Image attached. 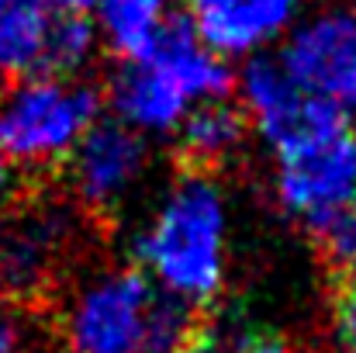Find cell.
Returning a JSON list of instances; mask_svg holds the SVG:
<instances>
[{
	"label": "cell",
	"mask_w": 356,
	"mask_h": 353,
	"mask_svg": "<svg viewBox=\"0 0 356 353\" xmlns=\"http://www.w3.org/2000/svg\"><path fill=\"white\" fill-rule=\"evenodd\" d=\"M63 343L66 353H180L197 343V308L135 267L97 270L66 301Z\"/></svg>",
	"instance_id": "obj_1"
},
{
	"label": "cell",
	"mask_w": 356,
	"mask_h": 353,
	"mask_svg": "<svg viewBox=\"0 0 356 353\" xmlns=\"http://www.w3.org/2000/svg\"><path fill=\"white\" fill-rule=\"evenodd\" d=\"M229 212L208 173H187L152 212L135 239L142 274L166 295L201 308L225 284Z\"/></svg>",
	"instance_id": "obj_2"
},
{
	"label": "cell",
	"mask_w": 356,
	"mask_h": 353,
	"mask_svg": "<svg viewBox=\"0 0 356 353\" xmlns=\"http://www.w3.org/2000/svg\"><path fill=\"white\" fill-rule=\"evenodd\" d=\"M101 121V94L70 77H21L0 91V156L14 166L70 159Z\"/></svg>",
	"instance_id": "obj_3"
},
{
	"label": "cell",
	"mask_w": 356,
	"mask_h": 353,
	"mask_svg": "<svg viewBox=\"0 0 356 353\" xmlns=\"http://www.w3.org/2000/svg\"><path fill=\"white\" fill-rule=\"evenodd\" d=\"M236 91L245 121L256 125V132L270 149H277V156L346 132L343 108L305 94L284 73L277 56L245 59L242 73L236 77Z\"/></svg>",
	"instance_id": "obj_4"
},
{
	"label": "cell",
	"mask_w": 356,
	"mask_h": 353,
	"mask_svg": "<svg viewBox=\"0 0 356 353\" xmlns=\"http://www.w3.org/2000/svg\"><path fill=\"white\" fill-rule=\"evenodd\" d=\"M76 235L73 208L59 201H35L0 215V301H35L52 291Z\"/></svg>",
	"instance_id": "obj_5"
},
{
	"label": "cell",
	"mask_w": 356,
	"mask_h": 353,
	"mask_svg": "<svg viewBox=\"0 0 356 353\" xmlns=\"http://www.w3.org/2000/svg\"><path fill=\"white\" fill-rule=\"evenodd\" d=\"M277 63L305 94L336 108L356 104V7L308 10L284 38Z\"/></svg>",
	"instance_id": "obj_6"
},
{
	"label": "cell",
	"mask_w": 356,
	"mask_h": 353,
	"mask_svg": "<svg viewBox=\"0 0 356 353\" xmlns=\"http://www.w3.org/2000/svg\"><path fill=\"white\" fill-rule=\"evenodd\" d=\"M277 201L305 226L356 201V135L346 128L332 139L277 156Z\"/></svg>",
	"instance_id": "obj_7"
},
{
	"label": "cell",
	"mask_w": 356,
	"mask_h": 353,
	"mask_svg": "<svg viewBox=\"0 0 356 353\" xmlns=\"http://www.w3.org/2000/svg\"><path fill=\"white\" fill-rule=\"evenodd\" d=\"M149 163L145 139L121 121H97L70 156V184L87 212H111Z\"/></svg>",
	"instance_id": "obj_8"
},
{
	"label": "cell",
	"mask_w": 356,
	"mask_h": 353,
	"mask_svg": "<svg viewBox=\"0 0 356 353\" xmlns=\"http://www.w3.org/2000/svg\"><path fill=\"white\" fill-rule=\"evenodd\" d=\"M305 14L308 0H222L191 14V24L222 59H252L266 56L273 42H284Z\"/></svg>",
	"instance_id": "obj_9"
},
{
	"label": "cell",
	"mask_w": 356,
	"mask_h": 353,
	"mask_svg": "<svg viewBox=\"0 0 356 353\" xmlns=\"http://www.w3.org/2000/svg\"><path fill=\"white\" fill-rule=\"evenodd\" d=\"M108 101L115 121L128 125L138 135H170L191 115V97L173 84V77L152 59L124 63L108 80Z\"/></svg>",
	"instance_id": "obj_10"
},
{
	"label": "cell",
	"mask_w": 356,
	"mask_h": 353,
	"mask_svg": "<svg viewBox=\"0 0 356 353\" xmlns=\"http://www.w3.org/2000/svg\"><path fill=\"white\" fill-rule=\"evenodd\" d=\"M149 59L173 77V84L191 97L194 108L208 104V101H225L229 91L236 87V73H232L229 59L211 52L201 42L191 17H184V14H173V21L166 24V31Z\"/></svg>",
	"instance_id": "obj_11"
},
{
	"label": "cell",
	"mask_w": 356,
	"mask_h": 353,
	"mask_svg": "<svg viewBox=\"0 0 356 353\" xmlns=\"http://www.w3.org/2000/svg\"><path fill=\"white\" fill-rule=\"evenodd\" d=\"M173 0H97L94 28L97 38L124 63H142L159 45L173 21Z\"/></svg>",
	"instance_id": "obj_12"
},
{
	"label": "cell",
	"mask_w": 356,
	"mask_h": 353,
	"mask_svg": "<svg viewBox=\"0 0 356 353\" xmlns=\"http://www.w3.org/2000/svg\"><path fill=\"white\" fill-rule=\"evenodd\" d=\"M180 156L191 166V173H208L211 166L225 163L245 139V115L242 108L225 101H208L191 108L184 125L177 128Z\"/></svg>",
	"instance_id": "obj_13"
},
{
	"label": "cell",
	"mask_w": 356,
	"mask_h": 353,
	"mask_svg": "<svg viewBox=\"0 0 356 353\" xmlns=\"http://www.w3.org/2000/svg\"><path fill=\"white\" fill-rule=\"evenodd\" d=\"M52 14L38 3H17L0 10V77H38L45 56Z\"/></svg>",
	"instance_id": "obj_14"
},
{
	"label": "cell",
	"mask_w": 356,
	"mask_h": 353,
	"mask_svg": "<svg viewBox=\"0 0 356 353\" xmlns=\"http://www.w3.org/2000/svg\"><path fill=\"white\" fill-rule=\"evenodd\" d=\"M97 45H101V38H97V28H94L90 14H52L38 77H70V80H76V73L94 59Z\"/></svg>",
	"instance_id": "obj_15"
},
{
	"label": "cell",
	"mask_w": 356,
	"mask_h": 353,
	"mask_svg": "<svg viewBox=\"0 0 356 353\" xmlns=\"http://www.w3.org/2000/svg\"><path fill=\"white\" fill-rule=\"evenodd\" d=\"M308 229H312L315 242L322 246V253L332 267L356 274V201L336 208L332 215H325L318 222H312Z\"/></svg>",
	"instance_id": "obj_16"
},
{
	"label": "cell",
	"mask_w": 356,
	"mask_h": 353,
	"mask_svg": "<svg viewBox=\"0 0 356 353\" xmlns=\"http://www.w3.org/2000/svg\"><path fill=\"white\" fill-rule=\"evenodd\" d=\"M339 340L346 353H356V288H350L339 301Z\"/></svg>",
	"instance_id": "obj_17"
},
{
	"label": "cell",
	"mask_w": 356,
	"mask_h": 353,
	"mask_svg": "<svg viewBox=\"0 0 356 353\" xmlns=\"http://www.w3.org/2000/svg\"><path fill=\"white\" fill-rule=\"evenodd\" d=\"M0 353H21V329L3 305H0Z\"/></svg>",
	"instance_id": "obj_18"
},
{
	"label": "cell",
	"mask_w": 356,
	"mask_h": 353,
	"mask_svg": "<svg viewBox=\"0 0 356 353\" xmlns=\"http://www.w3.org/2000/svg\"><path fill=\"white\" fill-rule=\"evenodd\" d=\"M236 353H291V347L284 340H273V336H252V340L238 343Z\"/></svg>",
	"instance_id": "obj_19"
},
{
	"label": "cell",
	"mask_w": 356,
	"mask_h": 353,
	"mask_svg": "<svg viewBox=\"0 0 356 353\" xmlns=\"http://www.w3.org/2000/svg\"><path fill=\"white\" fill-rule=\"evenodd\" d=\"M49 14H90L97 0H38Z\"/></svg>",
	"instance_id": "obj_20"
},
{
	"label": "cell",
	"mask_w": 356,
	"mask_h": 353,
	"mask_svg": "<svg viewBox=\"0 0 356 353\" xmlns=\"http://www.w3.org/2000/svg\"><path fill=\"white\" fill-rule=\"evenodd\" d=\"M14 180H17V170H14V163L0 156V208H3V201L10 198V191H14Z\"/></svg>",
	"instance_id": "obj_21"
},
{
	"label": "cell",
	"mask_w": 356,
	"mask_h": 353,
	"mask_svg": "<svg viewBox=\"0 0 356 353\" xmlns=\"http://www.w3.org/2000/svg\"><path fill=\"white\" fill-rule=\"evenodd\" d=\"M215 3H222V0H187L191 14H201V10H208V7H215Z\"/></svg>",
	"instance_id": "obj_22"
},
{
	"label": "cell",
	"mask_w": 356,
	"mask_h": 353,
	"mask_svg": "<svg viewBox=\"0 0 356 353\" xmlns=\"http://www.w3.org/2000/svg\"><path fill=\"white\" fill-rule=\"evenodd\" d=\"M180 353H215V350H211V347H204V343L197 340V343H191L187 350H180Z\"/></svg>",
	"instance_id": "obj_23"
},
{
	"label": "cell",
	"mask_w": 356,
	"mask_h": 353,
	"mask_svg": "<svg viewBox=\"0 0 356 353\" xmlns=\"http://www.w3.org/2000/svg\"><path fill=\"white\" fill-rule=\"evenodd\" d=\"M17 3H28V0H0V10H7V7H17Z\"/></svg>",
	"instance_id": "obj_24"
}]
</instances>
